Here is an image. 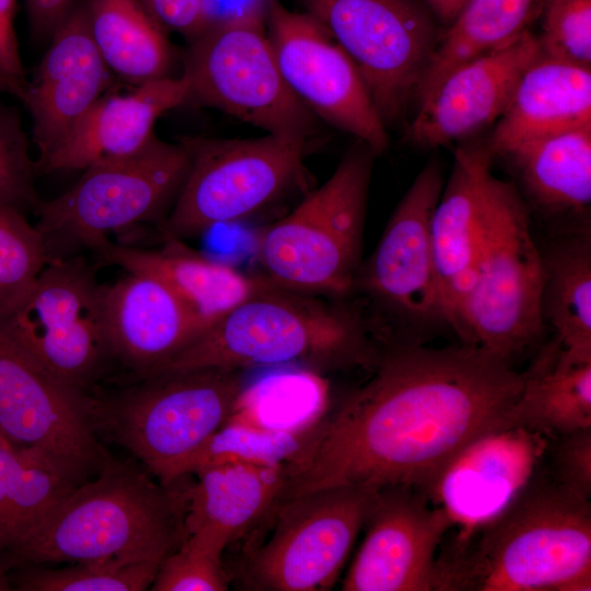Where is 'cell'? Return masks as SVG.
<instances>
[{
	"label": "cell",
	"instance_id": "6da1fadb",
	"mask_svg": "<svg viewBox=\"0 0 591 591\" xmlns=\"http://www.w3.org/2000/svg\"><path fill=\"white\" fill-rule=\"evenodd\" d=\"M371 378L316 419L279 500L336 486H412L425 495L473 440L509 428L523 374L463 344L385 345Z\"/></svg>",
	"mask_w": 591,
	"mask_h": 591
},
{
	"label": "cell",
	"instance_id": "7a4b0ae2",
	"mask_svg": "<svg viewBox=\"0 0 591 591\" xmlns=\"http://www.w3.org/2000/svg\"><path fill=\"white\" fill-rule=\"evenodd\" d=\"M432 590L590 591V499L533 475L499 513L442 552Z\"/></svg>",
	"mask_w": 591,
	"mask_h": 591
},
{
	"label": "cell",
	"instance_id": "3957f363",
	"mask_svg": "<svg viewBox=\"0 0 591 591\" xmlns=\"http://www.w3.org/2000/svg\"><path fill=\"white\" fill-rule=\"evenodd\" d=\"M187 490L181 483L154 482L132 460L109 457L2 554V567L7 572L59 563L162 564L185 537Z\"/></svg>",
	"mask_w": 591,
	"mask_h": 591
},
{
	"label": "cell",
	"instance_id": "277c9868",
	"mask_svg": "<svg viewBox=\"0 0 591 591\" xmlns=\"http://www.w3.org/2000/svg\"><path fill=\"white\" fill-rule=\"evenodd\" d=\"M381 348L359 299H323L267 279L256 293L154 373L206 367L371 370Z\"/></svg>",
	"mask_w": 591,
	"mask_h": 591
},
{
	"label": "cell",
	"instance_id": "5b68a950",
	"mask_svg": "<svg viewBox=\"0 0 591 591\" xmlns=\"http://www.w3.org/2000/svg\"><path fill=\"white\" fill-rule=\"evenodd\" d=\"M112 382L83 398L91 430L128 450L164 486L194 474L246 385L244 370L217 367Z\"/></svg>",
	"mask_w": 591,
	"mask_h": 591
},
{
	"label": "cell",
	"instance_id": "8992f818",
	"mask_svg": "<svg viewBox=\"0 0 591 591\" xmlns=\"http://www.w3.org/2000/svg\"><path fill=\"white\" fill-rule=\"evenodd\" d=\"M375 157L357 140L324 184L264 231L258 256L265 278L292 290L350 298L362 263Z\"/></svg>",
	"mask_w": 591,
	"mask_h": 591
},
{
	"label": "cell",
	"instance_id": "52a82bcc",
	"mask_svg": "<svg viewBox=\"0 0 591 591\" xmlns=\"http://www.w3.org/2000/svg\"><path fill=\"white\" fill-rule=\"evenodd\" d=\"M544 281L531 209L513 182L491 173L463 344L478 345L512 363L545 331L541 310Z\"/></svg>",
	"mask_w": 591,
	"mask_h": 591
},
{
	"label": "cell",
	"instance_id": "ba28073f",
	"mask_svg": "<svg viewBox=\"0 0 591 591\" xmlns=\"http://www.w3.org/2000/svg\"><path fill=\"white\" fill-rule=\"evenodd\" d=\"M444 181L440 160H428L356 276L351 296L359 297L382 346L427 345L441 332L451 331L430 235Z\"/></svg>",
	"mask_w": 591,
	"mask_h": 591
},
{
	"label": "cell",
	"instance_id": "9c48e42d",
	"mask_svg": "<svg viewBox=\"0 0 591 591\" xmlns=\"http://www.w3.org/2000/svg\"><path fill=\"white\" fill-rule=\"evenodd\" d=\"M105 286L82 257L50 258L0 327L28 356L81 396L112 379Z\"/></svg>",
	"mask_w": 591,
	"mask_h": 591
},
{
	"label": "cell",
	"instance_id": "30bf717a",
	"mask_svg": "<svg viewBox=\"0 0 591 591\" xmlns=\"http://www.w3.org/2000/svg\"><path fill=\"white\" fill-rule=\"evenodd\" d=\"M189 169L185 147L153 137L139 152L90 166L68 192L40 201L35 227L49 257L66 247L100 252L107 234L159 217L172 206Z\"/></svg>",
	"mask_w": 591,
	"mask_h": 591
},
{
	"label": "cell",
	"instance_id": "8fae6325",
	"mask_svg": "<svg viewBox=\"0 0 591 591\" xmlns=\"http://www.w3.org/2000/svg\"><path fill=\"white\" fill-rule=\"evenodd\" d=\"M308 141L273 134L252 139L181 138L189 169L163 232L179 240L196 237L260 211L299 177Z\"/></svg>",
	"mask_w": 591,
	"mask_h": 591
},
{
	"label": "cell",
	"instance_id": "7c38bea8",
	"mask_svg": "<svg viewBox=\"0 0 591 591\" xmlns=\"http://www.w3.org/2000/svg\"><path fill=\"white\" fill-rule=\"evenodd\" d=\"M349 56L384 124L415 103L441 35L422 0H301Z\"/></svg>",
	"mask_w": 591,
	"mask_h": 591
},
{
	"label": "cell",
	"instance_id": "4fadbf2b",
	"mask_svg": "<svg viewBox=\"0 0 591 591\" xmlns=\"http://www.w3.org/2000/svg\"><path fill=\"white\" fill-rule=\"evenodd\" d=\"M265 25L224 26L193 39L182 74L187 101L220 109L266 134L309 140L315 115L285 82Z\"/></svg>",
	"mask_w": 591,
	"mask_h": 591
},
{
	"label": "cell",
	"instance_id": "5bb4252c",
	"mask_svg": "<svg viewBox=\"0 0 591 591\" xmlns=\"http://www.w3.org/2000/svg\"><path fill=\"white\" fill-rule=\"evenodd\" d=\"M376 488L336 486L280 501L271 535L247 561L246 589L325 591L336 583Z\"/></svg>",
	"mask_w": 591,
	"mask_h": 591
},
{
	"label": "cell",
	"instance_id": "9a60e30c",
	"mask_svg": "<svg viewBox=\"0 0 591 591\" xmlns=\"http://www.w3.org/2000/svg\"><path fill=\"white\" fill-rule=\"evenodd\" d=\"M83 397L0 327V440L39 452L77 485L111 457L86 421Z\"/></svg>",
	"mask_w": 591,
	"mask_h": 591
},
{
	"label": "cell",
	"instance_id": "2e32d148",
	"mask_svg": "<svg viewBox=\"0 0 591 591\" xmlns=\"http://www.w3.org/2000/svg\"><path fill=\"white\" fill-rule=\"evenodd\" d=\"M266 23L278 68L291 92L315 116L368 144L389 146L380 116L357 67L327 30L308 12L273 0Z\"/></svg>",
	"mask_w": 591,
	"mask_h": 591
},
{
	"label": "cell",
	"instance_id": "e0dca14e",
	"mask_svg": "<svg viewBox=\"0 0 591 591\" xmlns=\"http://www.w3.org/2000/svg\"><path fill=\"white\" fill-rule=\"evenodd\" d=\"M406 485L375 489L364 538L343 591H431L436 551L452 522L441 507Z\"/></svg>",
	"mask_w": 591,
	"mask_h": 591
},
{
	"label": "cell",
	"instance_id": "ac0fdd59",
	"mask_svg": "<svg viewBox=\"0 0 591 591\" xmlns=\"http://www.w3.org/2000/svg\"><path fill=\"white\" fill-rule=\"evenodd\" d=\"M537 54V38L530 30L509 45L454 69L417 105L407 140L433 149L471 139L497 123Z\"/></svg>",
	"mask_w": 591,
	"mask_h": 591
},
{
	"label": "cell",
	"instance_id": "d6986e66",
	"mask_svg": "<svg viewBox=\"0 0 591 591\" xmlns=\"http://www.w3.org/2000/svg\"><path fill=\"white\" fill-rule=\"evenodd\" d=\"M493 160L487 139L460 142L431 217V244L443 309L461 343L480 253Z\"/></svg>",
	"mask_w": 591,
	"mask_h": 591
},
{
	"label": "cell",
	"instance_id": "ffe728a7",
	"mask_svg": "<svg viewBox=\"0 0 591 591\" xmlns=\"http://www.w3.org/2000/svg\"><path fill=\"white\" fill-rule=\"evenodd\" d=\"M547 439L522 427L487 432L466 445L426 496L443 508L466 537L499 513L534 475Z\"/></svg>",
	"mask_w": 591,
	"mask_h": 591
},
{
	"label": "cell",
	"instance_id": "44dd1931",
	"mask_svg": "<svg viewBox=\"0 0 591 591\" xmlns=\"http://www.w3.org/2000/svg\"><path fill=\"white\" fill-rule=\"evenodd\" d=\"M107 76L108 69L89 32L84 5L72 8L53 34L33 80L25 82L18 94L32 116L38 161L102 96Z\"/></svg>",
	"mask_w": 591,
	"mask_h": 591
},
{
	"label": "cell",
	"instance_id": "7402d4cb",
	"mask_svg": "<svg viewBox=\"0 0 591 591\" xmlns=\"http://www.w3.org/2000/svg\"><path fill=\"white\" fill-rule=\"evenodd\" d=\"M109 346L119 376L152 374L193 344L205 329L186 305L158 278L127 271L105 286Z\"/></svg>",
	"mask_w": 591,
	"mask_h": 591
},
{
	"label": "cell",
	"instance_id": "603a6c76",
	"mask_svg": "<svg viewBox=\"0 0 591 591\" xmlns=\"http://www.w3.org/2000/svg\"><path fill=\"white\" fill-rule=\"evenodd\" d=\"M185 78L165 77L136 86L127 94L101 96L67 137L42 161L38 171L85 170L128 158L154 137L153 128L165 112L187 102Z\"/></svg>",
	"mask_w": 591,
	"mask_h": 591
},
{
	"label": "cell",
	"instance_id": "cb8c5ba5",
	"mask_svg": "<svg viewBox=\"0 0 591 591\" xmlns=\"http://www.w3.org/2000/svg\"><path fill=\"white\" fill-rule=\"evenodd\" d=\"M194 474L185 535L198 534L222 551L273 514L286 483L285 465L236 457L210 461Z\"/></svg>",
	"mask_w": 591,
	"mask_h": 591
},
{
	"label": "cell",
	"instance_id": "d4e9b609",
	"mask_svg": "<svg viewBox=\"0 0 591 591\" xmlns=\"http://www.w3.org/2000/svg\"><path fill=\"white\" fill-rule=\"evenodd\" d=\"M163 234V245L159 248L111 243L99 252L100 258L126 271L146 273L161 280L205 332L267 282L265 277L247 276L190 248L183 240Z\"/></svg>",
	"mask_w": 591,
	"mask_h": 591
},
{
	"label": "cell",
	"instance_id": "484cf974",
	"mask_svg": "<svg viewBox=\"0 0 591 591\" xmlns=\"http://www.w3.org/2000/svg\"><path fill=\"white\" fill-rule=\"evenodd\" d=\"M591 125V67L538 51L487 139L495 158L535 139Z\"/></svg>",
	"mask_w": 591,
	"mask_h": 591
},
{
	"label": "cell",
	"instance_id": "4316f807",
	"mask_svg": "<svg viewBox=\"0 0 591 591\" xmlns=\"http://www.w3.org/2000/svg\"><path fill=\"white\" fill-rule=\"evenodd\" d=\"M501 158L540 212L563 218V227L590 220L591 125L525 141Z\"/></svg>",
	"mask_w": 591,
	"mask_h": 591
},
{
	"label": "cell",
	"instance_id": "83f0119b",
	"mask_svg": "<svg viewBox=\"0 0 591 591\" xmlns=\"http://www.w3.org/2000/svg\"><path fill=\"white\" fill-rule=\"evenodd\" d=\"M545 281L542 317L571 357L591 361V222L556 229L540 245Z\"/></svg>",
	"mask_w": 591,
	"mask_h": 591
},
{
	"label": "cell",
	"instance_id": "f1b7e54d",
	"mask_svg": "<svg viewBox=\"0 0 591 591\" xmlns=\"http://www.w3.org/2000/svg\"><path fill=\"white\" fill-rule=\"evenodd\" d=\"M522 374L509 428L545 436L591 428V361L571 357L553 337Z\"/></svg>",
	"mask_w": 591,
	"mask_h": 591
},
{
	"label": "cell",
	"instance_id": "f546056e",
	"mask_svg": "<svg viewBox=\"0 0 591 591\" xmlns=\"http://www.w3.org/2000/svg\"><path fill=\"white\" fill-rule=\"evenodd\" d=\"M543 0H467L441 32L417 89L418 105L454 69L519 38L538 20Z\"/></svg>",
	"mask_w": 591,
	"mask_h": 591
},
{
	"label": "cell",
	"instance_id": "4dcf8cb0",
	"mask_svg": "<svg viewBox=\"0 0 591 591\" xmlns=\"http://www.w3.org/2000/svg\"><path fill=\"white\" fill-rule=\"evenodd\" d=\"M84 10L108 70L136 86L170 77L171 46L140 0H89Z\"/></svg>",
	"mask_w": 591,
	"mask_h": 591
},
{
	"label": "cell",
	"instance_id": "1f68e13d",
	"mask_svg": "<svg viewBox=\"0 0 591 591\" xmlns=\"http://www.w3.org/2000/svg\"><path fill=\"white\" fill-rule=\"evenodd\" d=\"M77 484L39 452L0 440V590H10L2 554Z\"/></svg>",
	"mask_w": 591,
	"mask_h": 591
},
{
	"label": "cell",
	"instance_id": "d6a6232c",
	"mask_svg": "<svg viewBox=\"0 0 591 591\" xmlns=\"http://www.w3.org/2000/svg\"><path fill=\"white\" fill-rule=\"evenodd\" d=\"M160 563L105 560L61 569L27 566L8 575L10 588L22 591H141L152 586Z\"/></svg>",
	"mask_w": 591,
	"mask_h": 591
},
{
	"label": "cell",
	"instance_id": "836d02e7",
	"mask_svg": "<svg viewBox=\"0 0 591 591\" xmlns=\"http://www.w3.org/2000/svg\"><path fill=\"white\" fill-rule=\"evenodd\" d=\"M49 259L35 224L23 212L0 207V323L26 297Z\"/></svg>",
	"mask_w": 591,
	"mask_h": 591
},
{
	"label": "cell",
	"instance_id": "e575fe53",
	"mask_svg": "<svg viewBox=\"0 0 591 591\" xmlns=\"http://www.w3.org/2000/svg\"><path fill=\"white\" fill-rule=\"evenodd\" d=\"M223 551L197 534L182 543L160 565L153 591H224L229 589L222 565Z\"/></svg>",
	"mask_w": 591,
	"mask_h": 591
},
{
	"label": "cell",
	"instance_id": "d590c367",
	"mask_svg": "<svg viewBox=\"0 0 591 591\" xmlns=\"http://www.w3.org/2000/svg\"><path fill=\"white\" fill-rule=\"evenodd\" d=\"M538 51L591 67V0H543Z\"/></svg>",
	"mask_w": 591,
	"mask_h": 591
},
{
	"label": "cell",
	"instance_id": "8d00e7d4",
	"mask_svg": "<svg viewBox=\"0 0 591 591\" xmlns=\"http://www.w3.org/2000/svg\"><path fill=\"white\" fill-rule=\"evenodd\" d=\"M36 162L31 159L28 141L19 114L0 103V207L24 213L37 209Z\"/></svg>",
	"mask_w": 591,
	"mask_h": 591
},
{
	"label": "cell",
	"instance_id": "74e56055",
	"mask_svg": "<svg viewBox=\"0 0 591 591\" xmlns=\"http://www.w3.org/2000/svg\"><path fill=\"white\" fill-rule=\"evenodd\" d=\"M552 478L576 495L591 496V428L558 434L552 453Z\"/></svg>",
	"mask_w": 591,
	"mask_h": 591
},
{
	"label": "cell",
	"instance_id": "f35d334b",
	"mask_svg": "<svg viewBox=\"0 0 591 591\" xmlns=\"http://www.w3.org/2000/svg\"><path fill=\"white\" fill-rule=\"evenodd\" d=\"M271 2L273 0H199L204 32L239 24H266Z\"/></svg>",
	"mask_w": 591,
	"mask_h": 591
},
{
	"label": "cell",
	"instance_id": "ab89813d",
	"mask_svg": "<svg viewBox=\"0 0 591 591\" xmlns=\"http://www.w3.org/2000/svg\"><path fill=\"white\" fill-rule=\"evenodd\" d=\"M154 20L192 42L204 32L199 0H140Z\"/></svg>",
	"mask_w": 591,
	"mask_h": 591
},
{
	"label": "cell",
	"instance_id": "60d3db41",
	"mask_svg": "<svg viewBox=\"0 0 591 591\" xmlns=\"http://www.w3.org/2000/svg\"><path fill=\"white\" fill-rule=\"evenodd\" d=\"M73 0H26L33 32L38 36L55 33L71 11Z\"/></svg>",
	"mask_w": 591,
	"mask_h": 591
},
{
	"label": "cell",
	"instance_id": "b9f144b4",
	"mask_svg": "<svg viewBox=\"0 0 591 591\" xmlns=\"http://www.w3.org/2000/svg\"><path fill=\"white\" fill-rule=\"evenodd\" d=\"M438 24L447 27L457 15L467 0H422Z\"/></svg>",
	"mask_w": 591,
	"mask_h": 591
},
{
	"label": "cell",
	"instance_id": "7bdbcfd3",
	"mask_svg": "<svg viewBox=\"0 0 591 591\" xmlns=\"http://www.w3.org/2000/svg\"><path fill=\"white\" fill-rule=\"evenodd\" d=\"M18 0H0V26L7 30H14L13 19Z\"/></svg>",
	"mask_w": 591,
	"mask_h": 591
},
{
	"label": "cell",
	"instance_id": "ee69618b",
	"mask_svg": "<svg viewBox=\"0 0 591 591\" xmlns=\"http://www.w3.org/2000/svg\"><path fill=\"white\" fill-rule=\"evenodd\" d=\"M24 83L10 79L0 73V94L9 92L18 96Z\"/></svg>",
	"mask_w": 591,
	"mask_h": 591
}]
</instances>
